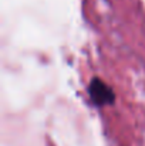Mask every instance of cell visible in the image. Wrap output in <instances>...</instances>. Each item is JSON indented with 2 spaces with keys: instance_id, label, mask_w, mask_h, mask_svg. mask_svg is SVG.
I'll return each mask as SVG.
<instances>
[{
  "instance_id": "6da1fadb",
  "label": "cell",
  "mask_w": 145,
  "mask_h": 146,
  "mask_svg": "<svg viewBox=\"0 0 145 146\" xmlns=\"http://www.w3.org/2000/svg\"><path fill=\"white\" fill-rule=\"evenodd\" d=\"M88 95L97 106L111 105L115 101L114 91L100 78H93L88 85Z\"/></svg>"
}]
</instances>
